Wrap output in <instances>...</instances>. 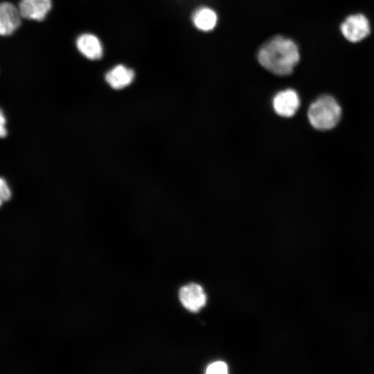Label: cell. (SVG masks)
<instances>
[{"label":"cell","instance_id":"cell-2","mask_svg":"<svg viewBox=\"0 0 374 374\" xmlns=\"http://www.w3.org/2000/svg\"><path fill=\"white\" fill-rule=\"evenodd\" d=\"M341 107L336 100L328 95L318 98L310 106L308 116L310 124L316 129L333 128L339 121Z\"/></svg>","mask_w":374,"mask_h":374},{"label":"cell","instance_id":"cell-3","mask_svg":"<svg viewBox=\"0 0 374 374\" xmlns=\"http://www.w3.org/2000/svg\"><path fill=\"white\" fill-rule=\"evenodd\" d=\"M75 47L82 57L91 62L100 60L104 56L103 41L91 32L80 33L75 39Z\"/></svg>","mask_w":374,"mask_h":374},{"label":"cell","instance_id":"cell-13","mask_svg":"<svg viewBox=\"0 0 374 374\" xmlns=\"http://www.w3.org/2000/svg\"><path fill=\"white\" fill-rule=\"evenodd\" d=\"M6 122L4 114L0 109V137H5L7 135Z\"/></svg>","mask_w":374,"mask_h":374},{"label":"cell","instance_id":"cell-9","mask_svg":"<svg viewBox=\"0 0 374 374\" xmlns=\"http://www.w3.org/2000/svg\"><path fill=\"white\" fill-rule=\"evenodd\" d=\"M19 9L10 2L0 3V35H12L21 24Z\"/></svg>","mask_w":374,"mask_h":374},{"label":"cell","instance_id":"cell-12","mask_svg":"<svg viewBox=\"0 0 374 374\" xmlns=\"http://www.w3.org/2000/svg\"><path fill=\"white\" fill-rule=\"evenodd\" d=\"M11 197V190L6 181L3 178H0V206L2 204L10 199Z\"/></svg>","mask_w":374,"mask_h":374},{"label":"cell","instance_id":"cell-10","mask_svg":"<svg viewBox=\"0 0 374 374\" xmlns=\"http://www.w3.org/2000/svg\"><path fill=\"white\" fill-rule=\"evenodd\" d=\"M192 21L196 28L207 32L212 30L215 27L217 16L212 8L201 7L196 9L193 12Z\"/></svg>","mask_w":374,"mask_h":374},{"label":"cell","instance_id":"cell-6","mask_svg":"<svg viewBox=\"0 0 374 374\" xmlns=\"http://www.w3.org/2000/svg\"><path fill=\"white\" fill-rule=\"evenodd\" d=\"M273 107L275 112L283 117H291L300 106V98L296 91L287 89L278 92L274 97Z\"/></svg>","mask_w":374,"mask_h":374},{"label":"cell","instance_id":"cell-11","mask_svg":"<svg viewBox=\"0 0 374 374\" xmlns=\"http://www.w3.org/2000/svg\"><path fill=\"white\" fill-rule=\"evenodd\" d=\"M206 373L208 374H226L228 373V366L224 362H215L208 366Z\"/></svg>","mask_w":374,"mask_h":374},{"label":"cell","instance_id":"cell-1","mask_svg":"<svg viewBox=\"0 0 374 374\" xmlns=\"http://www.w3.org/2000/svg\"><path fill=\"white\" fill-rule=\"evenodd\" d=\"M299 59L300 54L296 44L292 39L281 35L269 39L258 53L260 64L277 75L290 74Z\"/></svg>","mask_w":374,"mask_h":374},{"label":"cell","instance_id":"cell-8","mask_svg":"<svg viewBox=\"0 0 374 374\" xmlns=\"http://www.w3.org/2000/svg\"><path fill=\"white\" fill-rule=\"evenodd\" d=\"M52 8V0H21L18 9L21 17L42 21L46 19Z\"/></svg>","mask_w":374,"mask_h":374},{"label":"cell","instance_id":"cell-5","mask_svg":"<svg viewBox=\"0 0 374 374\" xmlns=\"http://www.w3.org/2000/svg\"><path fill=\"white\" fill-rule=\"evenodd\" d=\"M341 31L348 41L351 42H359L370 33L369 21L362 14L350 15L341 24Z\"/></svg>","mask_w":374,"mask_h":374},{"label":"cell","instance_id":"cell-4","mask_svg":"<svg viewBox=\"0 0 374 374\" xmlns=\"http://www.w3.org/2000/svg\"><path fill=\"white\" fill-rule=\"evenodd\" d=\"M134 69L118 63L108 69L104 75L106 84L113 90L119 91L130 87L135 80Z\"/></svg>","mask_w":374,"mask_h":374},{"label":"cell","instance_id":"cell-7","mask_svg":"<svg viewBox=\"0 0 374 374\" xmlns=\"http://www.w3.org/2000/svg\"><path fill=\"white\" fill-rule=\"evenodd\" d=\"M179 297L182 305L190 312L199 311L206 303L204 290L197 283H190L181 287Z\"/></svg>","mask_w":374,"mask_h":374}]
</instances>
